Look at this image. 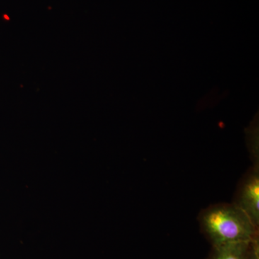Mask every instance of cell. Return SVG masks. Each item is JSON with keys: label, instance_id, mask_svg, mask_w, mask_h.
<instances>
[{"label": "cell", "instance_id": "3957f363", "mask_svg": "<svg viewBox=\"0 0 259 259\" xmlns=\"http://www.w3.org/2000/svg\"><path fill=\"white\" fill-rule=\"evenodd\" d=\"M209 259H259L258 236L248 243L213 247Z\"/></svg>", "mask_w": 259, "mask_h": 259}, {"label": "cell", "instance_id": "7a4b0ae2", "mask_svg": "<svg viewBox=\"0 0 259 259\" xmlns=\"http://www.w3.org/2000/svg\"><path fill=\"white\" fill-rule=\"evenodd\" d=\"M248 215L255 226L259 225V171L255 166L242 181L233 202Z\"/></svg>", "mask_w": 259, "mask_h": 259}, {"label": "cell", "instance_id": "6da1fadb", "mask_svg": "<svg viewBox=\"0 0 259 259\" xmlns=\"http://www.w3.org/2000/svg\"><path fill=\"white\" fill-rule=\"evenodd\" d=\"M199 223L212 247L248 243L258 236V227L235 204H218L204 209Z\"/></svg>", "mask_w": 259, "mask_h": 259}]
</instances>
